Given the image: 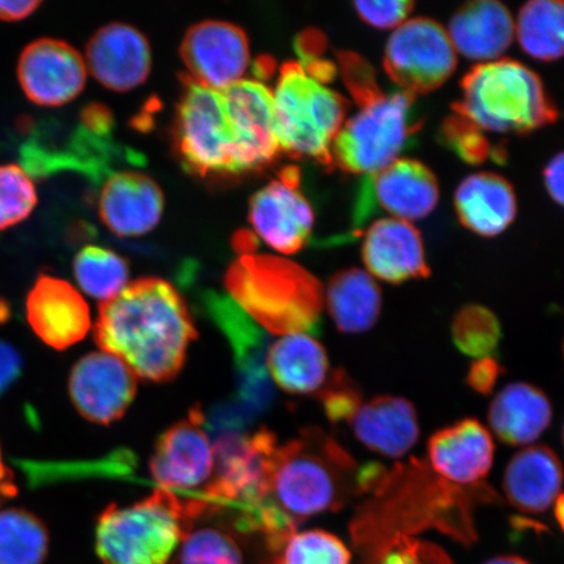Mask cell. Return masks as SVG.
Returning a JSON list of instances; mask_svg holds the SVG:
<instances>
[{"label":"cell","mask_w":564,"mask_h":564,"mask_svg":"<svg viewBox=\"0 0 564 564\" xmlns=\"http://www.w3.org/2000/svg\"><path fill=\"white\" fill-rule=\"evenodd\" d=\"M488 419L500 441L510 446H527L546 432L553 420V406L540 388L518 382L498 392Z\"/></svg>","instance_id":"cell-28"},{"label":"cell","mask_w":564,"mask_h":564,"mask_svg":"<svg viewBox=\"0 0 564 564\" xmlns=\"http://www.w3.org/2000/svg\"><path fill=\"white\" fill-rule=\"evenodd\" d=\"M448 37L456 54L476 62L498 61L514 39L511 12L497 0L464 4L449 21Z\"/></svg>","instance_id":"cell-24"},{"label":"cell","mask_w":564,"mask_h":564,"mask_svg":"<svg viewBox=\"0 0 564 564\" xmlns=\"http://www.w3.org/2000/svg\"><path fill=\"white\" fill-rule=\"evenodd\" d=\"M481 485L460 488L443 481L420 462L384 468L369 492L372 499L352 524V538L370 550L394 534L435 527L469 542L475 538L470 507Z\"/></svg>","instance_id":"cell-4"},{"label":"cell","mask_w":564,"mask_h":564,"mask_svg":"<svg viewBox=\"0 0 564 564\" xmlns=\"http://www.w3.org/2000/svg\"><path fill=\"white\" fill-rule=\"evenodd\" d=\"M455 208L465 228L478 236L496 237L513 223L518 202L512 186L503 176L476 173L457 187Z\"/></svg>","instance_id":"cell-27"},{"label":"cell","mask_w":564,"mask_h":564,"mask_svg":"<svg viewBox=\"0 0 564 564\" xmlns=\"http://www.w3.org/2000/svg\"><path fill=\"white\" fill-rule=\"evenodd\" d=\"M563 496L561 494V496L556 498L554 503L555 518L556 520H558V524L561 528L563 527Z\"/></svg>","instance_id":"cell-46"},{"label":"cell","mask_w":564,"mask_h":564,"mask_svg":"<svg viewBox=\"0 0 564 564\" xmlns=\"http://www.w3.org/2000/svg\"><path fill=\"white\" fill-rule=\"evenodd\" d=\"M225 286L232 302L268 333H319L322 286L297 264L245 253L230 265Z\"/></svg>","instance_id":"cell-6"},{"label":"cell","mask_w":564,"mask_h":564,"mask_svg":"<svg viewBox=\"0 0 564 564\" xmlns=\"http://www.w3.org/2000/svg\"><path fill=\"white\" fill-rule=\"evenodd\" d=\"M427 453L430 467L443 481L471 488L489 475L496 446L481 422L467 419L436 432Z\"/></svg>","instance_id":"cell-20"},{"label":"cell","mask_w":564,"mask_h":564,"mask_svg":"<svg viewBox=\"0 0 564 564\" xmlns=\"http://www.w3.org/2000/svg\"><path fill=\"white\" fill-rule=\"evenodd\" d=\"M563 161L564 158L561 152L549 161L544 171L547 193L556 204H560V206L563 204Z\"/></svg>","instance_id":"cell-42"},{"label":"cell","mask_w":564,"mask_h":564,"mask_svg":"<svg viewBox=\"0 0 564 564\" xmlns=\"http://www.w3.org/2000/svg\"><path fill=\"white\" fill-rule=\"evenodd\" d=\"M502 376V366L494 357L475 359L467 373V383L471 390L490 394Z\"/></svg>","instance_id":"cell-40"},{"label":"cell","mask_w":564,"mask_h":564,"mask_svg":"<svg viewBox=\"0 0 564 564\" xmlns=\"http://www.w3.org/2000/svg\"><path fill=\"white\" fill-rule=\"evenodd\" d=\"M88 74L105 88L129 91L144 84L152 68V51L145 35L129 24L100 28L86 48Z\"/></svg>","instance_id":"cell-18"},{"label":"cell","mask_w":564,"mask_h":564,"mask_svg":"<svg viewBox=\"0 0 564 564\" xmlns=\"http://www.w3.org/2000/svg\"><path fill=\"white\" fill-rule=\"evenodd\" d=\"M455 110L468 124L491 133L531 132L558 116L539 75L511 59L471 68Z\"/></svg>","instance_id":"cell-7"},{"label":"cell","mask_w":564,"mask_h":564,"mask_svg":"<svg viewBox=\"0 0 564 564\" xmlns=\"http://www.w3.org/2000/svg\"><path fill=\"white\" fill-rule=\"evenodd\" d=\"M369 564H454L448 554L432 542L394 534L371 549Z\"/></svg>","instance_id":"cell-37"},{"label":"cell","mask_w":564,"mask_h":564,"mask_svg":"<svg viewBox=\"0 0 564 564\" xmlns=\"http://www.w3.org/2000/svg\"><path fill=\"white\" fill-rule=\"evenodd\" d=\"M180 53L188 80L212 89L245 79L251 63L245 31L227 21L206 20L189 28Z\"/></svg>","instance_id":"cell-13"},{"label":"cell","mask_w":564,"mask_h":564,"mask_svg":"<svg viewBox=\"0 0 564 564\" xmlns=\"http://www.w3.org/2000/svg\"><path fill=\"white\" fill-rule=\"evenodd\" d=\"M457 56L447 31L436 21H404L387 42L384 68L400 90L429 94L455 73Z\"/></svg>","instance_id":"cell-11"},{"label":"cell","mask_w":564,"mask_h":564,"mask_svg":"<svg viewBox=\"0 0 564 564\" xmlns=\"http://www.w3.org/2000/svg\"><path fill=\"white\" fill-rule=\"evenodd\" d=\"M175 139L182 161L202 176L246 173L270 164L280 152L272 89L246 77L224 89L187 79Z\"/></svg>","instance_id":"cell-1"},{"label":"cell","mask_w":564,"mask_h":564,"mask_svg":"<svg viewBox=\"0 0 564 564\" xmlns=\"http://www.w3.org/2000/svg\"><path fill=\"white\" fill-rule=\"evenodd\" d=\"M26 319L48 347L66 350L89 333V307L67 281L40 276L26 299Z\"/></svg>","instance_id":"cell-19"},{"label":"cell","mask_w":564,"mask_h":564,"mask_svg":"<svg viewBox=\"0 0 564 564\" xmlns=\"http://www.w3.org/2000/svg\"><path fill=\"white\" fill-rule=\"evenodd\" d=\"M18 488L12 471L3 460L2 448H0V506L6 499L17 497Z\"/></svg>","instance_id":"cell-44"},{"label":"cell","mask_w":564,"mask_h":564,"mask_svg":"<svg viewBox=\"0 0 564 564\" xmlns=\"http://www.w3.org/2000/svg\"><path fill=\"white\" fill-rule=\"evenodd\" d=\"M272 100L280 152L330 166V148L347 119V101L299 62L281 67Z\"/></svg>","instance_id":"cell-8"},{"label":"cell","mask_w":564,"mask_h":564,"mask_svg":"<svg viewBox=\"0 0 564 564\" xmlns=\"http://www.w3.org/2000/svg\"><path fill=\"white\" fill-rule=\"evenodd\" d=\"M193 519L185 500L162 489L131 506L111 505L97 521L98 558L102 564H167Z\"/></svg>","instance_id":"cell-9"},{"label":"cell","mask_w":564,"mask_h":564,"mask_svg":"<svg viewBox=\"0 0 564 564\" xmlns=\"http://www.w3.org/2000/svg\"><path fill=\"white\" fill-rule=\"evenodd\" d=\"M18 77L32 102L47 108L74 101L86 88L84 56L65 41L41 39L20 55Z\"/></svg>","instance_id":"cell-17"},{"label":"cell","mask_w":564,"mask_h":564,"mask_svg":"<svg viewBox=\"0 0 564 564\" xmlns=\"http://www.w3.org/2000/svg\"><path fill=\"white\" fill-rule=\"evenodd\" d=\"M94 338L98 348L122 359L137 378L165 383L178 377L197 330L171 282L144 278L101 303Z\"/></svg>","instance_id":"cell-2"},{"label":"cell","mask_w":564,"mask_h":564,"mask_svg":"<svg viewBox=\"0 0 564 564\" xmlns=\"http://www.w3.org/2000/svg\"><path fill=\"white\" fill-rule=\"evenodd\" d=\"M514 35L532 58L554 62L563 55L564 6L560 0H533L520 10Z\"/></svg>","instance_id":"cell-30"},{"label":"cell","mask_w":564,"mask_h":564,"mask_svg":"<svg viewBox=\"0 0 564 564\" xmlns=\"http://www.w3.org/2000/svg\"><path fill=\"white\" fill-rule=\"evenodd\" d=\"M37 204L34 183L24 167L0 165V231L24 221Z\"/></svg>","instance_id":"cell-35"},{"label":"cell","mask_w":564,"mask_h":564,"mask_svg":"<svg viewBox=\"0 0 564 564\" xmlns=\"http://www.w3.org/2000/svg\"><path fill=\"white\" fill-rule=\"evenodd\" d=\"M162 189L151 176L139 172L112 174L98 197V214L119 237H139L158 227L164 214Z\"/></svg>","instance_id":"cell-21"},{"label":"cell","mask_w":564,"mask_h":564,"mask_svg":"<svg viewBox=\"0 0 564 564\" xmlns=\"http://www.w3.org/2000/svg\"><path fill=\"white\" fill-rule=\"evenodd\" d=\"M413 2L409 0H391V2H356L355 9L358 17L365 23L378 28V30H391L406 21L412 12Z\"/></svg>","instance_id":"cell-39"},{"label":"cell","mask_w":564,"mask_h":564,"mask_svg":"<svg viewBox=\"0 0 564 564\" xmlns=\"http://www.w3.org/2000/svg\"><path fill=\"white\" fill-rule=\"evenodd\" d=\"M47 550V529L34 513L0 509V564H42Z\"/></svg>","instance_id":"cell-31"},{"label":"cell","mask_w":564,"mask_h":564,"mask_svg":"<svg viewBox=\"0 0 564 564\" xmlns=\"http://www.w3.org/2000/svg\"><path fill=\"white\" fill-rule=\"evenodd\" d=\"M324 413L334 423L349 422L357 409L362 405V394L347 373L336 370L329 382L319 393Z\"/></svg>","instance_id":"cell-38"},{"label":"cell","mask_w":564,"mask_h":564,"mask_svg":"<svg viewBox=\"0 0 564 564\" xmlns=\"http://www.w3.org/2000/svg\"><path fill=\"white\" fill-rule=\"evenodd\" d=\"M280 564H350V553L336 535L324 531L293 533L279 549Z\"/></svg>","instance_id":"cell-34"},{"label":"cell","mask_w":564,"mask_h":564,"mask_svg":"<svg viewBox=\"0 0 564 564\" xmlns=\"http://www.w3.org/2000/svg\"><path fill=\"white\" fill-rule=\"evenodd\" d=\"M362 258L372 278L390 284L427 278L430 273L420 231L412 223L398 218H382L370 225Z\"/></svg>","instance_id":"cell-22"},{"label":"cell","mask_w":564,"mask_h":564,"mask_svg":"<svg viewBox=\"0 0 564 564\" xmlns=\"http://www.w3.org/2000/svg\"><path fill=\"white\" fill-rule=\"evenodd\" d=\"M265 366L273 382L295 397H319L333 376L326 349L306 334L281 337L268 349Z\"/></svg>","instance_id":"cell-25"},{"label":"cell","mask_w":564,"mask_h":564,"mask_svg":"<svg viewBox=\"0 0 564 564\" xmlns=\"http://www.w3.org/2000/svg\"><path fill=\"white\" fill-rule=\"evenodd\" d=\"M326 303L338 330L365 334L376 326L382 312V292L371 274L350 268L330 279Z\"/></svg>","instance_id":"cell-29"},{"label":"cell","mask_w":564,"mask_h":564,"mask_svg":"<svg viewBox=\"0 0 564 564\" xmlns=\"http://www.w3.org/2000/svg\"><path fill=\"white\" fill-rule=\"evenodd\" d=\"M250 223L264 243L285 256L306 245L314 227V212L301 193L295 169L282 173L252 196Z\"/></svg>","instance_id":"cell-16"},{"label":"cell","mask_w":564,"mask_h":564,"mask_svg":"<svg viewBox=\"0 0 564 564\" xmlns=\"http://www.w3.org/2000/svg\"><path fill=\"white\" fill-rule=\"evenodd\" d=\"M348 86L359 104L355 116L345 119L330 148V166L370 176L399 160L417 124L414 96L404 90L383 94L364 62L347 61Z\"/></svg>","instance_id":"cell-5"},{"label":"cell","mask_w":564,"mask_h":564,"mask_svg":"<svg viewBox=\"0 0 564 564\" xmlns=\"http://www.w3.org/2000/svg\"><path fill=\"white\" fill-rule=\"evenodd\" d=\"M562 479V465L553 449L529 447L520 451L507 465L503 491L520 512L542 513L561 496Z\"/></svg>","instance_id":"cell-26"},{"label":"cell","mask_w":564,"mask_h":564,"mask_svg":"<svg viewBox=\"0 0 564 564\" xmlns=\"http://www.w3.org/2000/svg\"><path fill=\"white\" fill-rule=\"evenodd\" d=\"M348 423L366 448L386 457L405 456L420 438L417 412L411 401L400 397L387 394L366 401Z\"/></svg>","instance_id":"cell-23"},{"label":"cell","mask_w":564,"mask_h":564,"mask_svg":"<svg viewBox=\"0 0 564 564\" xmlns=\"http://www.w3.org/2000/svg\"><path fill=\"white\" fill-rule=\"evenodd\" d=\"M214 446L215 470L197 502L204 512L214 507L235 503L242 514L264 496L268 464L279 446L276 435L268 429L258 432L218 433Z\"/></svg>","instance_id":"cell-10"},{"label":"cell","mask_w":564,"mask_h":564,"mask_svg":"<svg viewBox=\"0 0 564 564\" xmlns=\"http://www.w3.org/2000/svg\"><path fill=\"white\" fill-rule=\"evenodd\" d=\"M451 335L463 355L475 359L494 357L502 340V324L488 307L468 305L455 315Z\"/></svg>","instance_id":"cell-33"},{"label":"cell","mask_w":564,"mask_h":564,"mask_svg":"<svg viewBox=\"0 0 564 564\" xmlns=\"http://www.w3.org/2000/svg\"><path fill=\"white\" fill-rule=\"evenodd\" d=\"M39 0H28V2H0V20L19 21L31 17L39 9Z\"/></svg>","instance_id":"cell-43"},{"label":"cell","mask_w":564,"mask_h":564,"mask_svg":"<svg viewBox=\"0 0 564 564\" xmlns=\"http://www.w3.org/2000/svg\"><path fill=\"white\" fill-rule=\"evenodd\" d=\"M150 469L160 489L181 499L186 491L206 489L215 470V453L200 408H193L187 419L174 423L160 436Z\"/></svg>","instance_id":"cell-12"},{"label":"cell","mask_w":564,"mask_h":564,"mask_svg":"<svg viewBox=\"0 0 564 564\" xmlns=\"http://www.w3.org/2000/svg\"><path fill=\"white\" fill-rule=\"evenodd\" d=\"M440 202L435 175L420 161L399 159L376 174L365 176L359 193L356 224H362L373 208L403 221L422 220Z\"/></svg>","instance_id":"cell-14"},{"label":"cell","mask_w":564,"mask_h":564,"mask_svg":"<svg viewBox=\"0 0 564 564\" xmlns=\"http://www.w3.org/2000/svg\"><path fill=\"white\" fill-rule=\"evenodd\" d=\"M68 392L83 419L110 425L121 420L135 400L138 378L122 359L102 350L94 351L75 364Z\"/></svg>","instance_id":"cell-15"},{"label":"cell","mask_w":564,"mask_h":564,"mask_svg":"<svg viewBox=\"0 0 564 564\" xmlns=\"http://www.w3.org/2000/svg\"><path fill=\"white\" fill-rule=\"evenodd\" d=\"M74 274L84 293L105 302L129 285L130 268L117 252L100 246H86L76 253Z\"/></svg>","instance_id":"cell-32"},{"label":"cell","mask_w":564,"mask_h":564,"mask_svg":"<svg viewBox=\"0 0 564 564\" xmlns=\"http://www.w3.org/2000/svg\"><path fill=\"white\" fill-rule=\"evenodd\" d=\"M182 544L181 564H243L237 542L215 528L187 533Z\"/></svg>","instance_id":"cell-36"},{"label":"cell","mask_w":564,"mask_h":564,"mask_svg":"<svg viewBox=\"0 0 564 564\" xmlns=\"http://www.w3.org/2000/svg\"><path fill=\"white\" fill-rule=\"evenodd\" d=\"M23 372V357L10 343L0 340V397L15 384Z\"/></svg>","instance_id":"cell-41"},{"label":"cell","mask_w":564,"mask_h":564,"mask_svg":"<svg viewBox=\"0 0 564 564\" xmlns=\"http://www.w3.org/2000/svg\"><path fill=\"white\" fill-rule=\"evenodd\" d=\"M362 492L355 458L322 430L305 429L274 448L264 496L242 518L262 532L292 533L303 520L340 510Z\"/></svg>","instance_id":"cell-3"},{"label":"cell","mask_w":564,"mask_h":564,"mask_svg":"<svg viewBox=\"0 0 564 564\" xmlns=\"http://www.w3.org/2000/svg\"><path fill=\"white\" fill-rule=\"evenodd\" d=\"M485 564H531L527 562L523 558H520V556L514 555H503V556H497V558H492Z\"/></svg>","instance_id":"cell-45"}]
</instances>
